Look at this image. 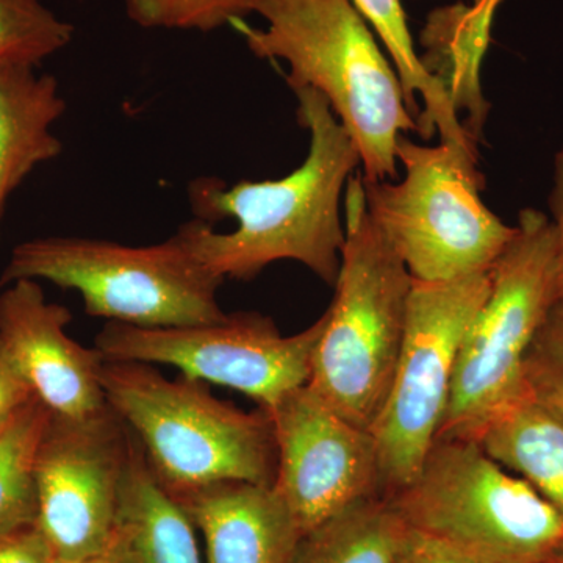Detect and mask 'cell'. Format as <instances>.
I'll use <instances>...</instances> for the list:
<instances>
[{
  "mask_svg": "<svg viewBox=\"0 0 563 563\" xmlns=\"http://www.w3.org/2000/svg\"><path fill=\"white\" fill-rule=\"evenodd\" d=\"M195 529L184 507L158 483L135 437L117 520L128 563H203Z\"/></svg>",
  "mask_w": 563,
  "mask_h": 563,
  "instance_id": "e0dca14e",
  "label": "cell"
},
{
  "mask_svg": "<svg viewBox=\"0 0 563 563\" xmlns=\"http://www.w3.org/2000/svg\"><path fill=\"white\" fill-rule=\"evenodd\" d=\"M544 563H563V547L553 555V558L550 559V561Z\"/></svg>",
  "mask_w": 563,
  "mask_h": 563,
  "instance_id": "f546056e",
  "label": "cell"
},
{
  "mask_svg": "<svg viewBox=\"0 0 563 563\" xmlns=\"http://www.w3.org/2000/svg\"><path fill=\"white\" fill-rule=\"evenodd\" d=\"M73 314L47 301L38 280L11 282L0 292V351L51 413L84 418L107 406L106 358L70 339Z\"/></svg>",
  "mask_w": 563,
  "mask_h": 563,
  "instance_id": "4fadbf2b",
  "label": "cell"
},
{
  "mask_svg": "<svg viewBox=\"0 0 563 563\" xmlns=\"http://www.w3.org/2000/svg\"><path fill=\"white\" fill-rule=\"evenodd\" d=\"M406 533L390 499L376 496L306 533L295 563H398Z\"/></svg>",
  "mask_w": 563,
  "mask_h": 563,
  "instance_id": "ffe728a7",
  "label": "cell"
},
{
  "mask_svg": "<svg viewBox=\"0 0 563 563\" xmlns=\"http://www.w3.org/2000/svg\"><path fill=\"white\" fill-rule=\"evenodd\" d=\"M490 290V272L443 284L413 280L390 395L372 429L380 495L412 483L450 406L463 339Z\"/></svg>",
  "mask_w": 563,
  "mask_h": 563,
  "instance_id": "9c48e42d",
  "label": "cell"
},
{
  "mask_svg": "<svg viewBox=\"0 0 563 563\" xmlns=\"http://www.w3.org/2000/svg\"><path fill=\"white\" fill-rule=\"evenodd\" d=\"M390 499L404 523L476 563H544L563 517L473 440L437 439L412 483Z\"/></svg>",
  "mask_w": 563,
  "mask_h": 563,
  "instance_id": "52a82bcc",
  "label": "cell"
},
{
  "mask_svg": "<svg viewBox=\"0 0 563 563\" xmlns=\"http://www.w3.org/2000/svg\"><path fill=\"white\" fill-rule=\"evenodd\" d=\"M292 92L299 125L310 135L301 166L274 180L228 185L198 177L188 185L196 218L176 236L222 282L254 279L280 261L302 263L329 285L339 276L346 240L343 195L361 155L321 92Z\"/></svg>",
  "mask_w": 563,
  "mask_h": 563,
  "instance_id": "6da1fadb",
  "label": "cell"
},
{
  "mask_svg": "<svg viewBox=\"0 0 563 563\" xmlns=\"http://www.w3.org/2000/svg\"><path fill=\"white\" fill-rule=\"evenodd\" d=\"M490 268V290L463 339L446 417L437 439L479 440L487 422L525 391L526 354L561 298L550 214L525 209Z\"/></svg>",
  "mask_w": 563,
  "mask_h": 563,
  "instance_id": "ba28073f",
  "label": "cell"
},
{
  "mask_svg": "<svg viewBox=\"0 0 563 563\" xmlns=\"http://www.w3.org/2000/svg\"><path fill=\"white\" fill-rule=\"evenodd\" d=\"M477 443L563 517V413L525 388L487 422Z\"/></svg>",
  "mask_w": 563,
  "mask_h": 563,
  "instance_id": "ac0fdd59",
  "label": "cell"
},
{
  "mask_svg": "<svg viewBox=\"0 0 563 563\" xmlns=\"http://www.w3.org/2000/svg\"><path fill=\"white\" fill-rule=\"evenodd\" d=\"M503 0L443 7L421 32L422 68L442 87L470 139L479 143L490 103L481 91L479 69L490 43L493 16Z\"/></svg>",
  "mask_w": 563,
  "mask_h": 563,
  "instance_id": "2e32d148",
  "label": "cell"
},
{
  "mask_svg": "<svg viewBox=\"0 0 563 563\" xmlns=\"http://www.w3.org/2000/svg\"><path fill=\"white\" fill-rule=\"evenodd\" d=\"M102 387L173 498L224 483L274 484L276 440L262 407L246 412L211 395L201 380L168 379L139 362L106 361Z\"/></svg>",
  "mask_w": 563,
  "mask_h": 563,
  "instance_id": "277c9868",
  "label": "cell"
},
{
  "mask_svg": "<svg viewBox=\"0 0 563 563\" xmlns=\"http://www.w3.org/2000/svg\"><path fill=\"white\" fill-rule=\"evenodd\" d=\"M261 0H124L133 24L162 31L209 33L255 13Z\"/></svg>",
  "mask_w": 563,
  "mask_h": 563,
  "instance_id": "603a6c76",
  "label": "cell"
},
{
  "mask_svg": "<svg viewBox=\"0 0 563 563\" xmlns=\"http://www.w3.org/2000/svg\"><path fill=\"white\" fill-rule=\"evenodd\" d=\"M49 417L35 398L0 429V536L36 523L35 459Z\"/></svg>",
  "mask_w": 563,
  "mask_h": 563,
  "instance_id": "44dd1931",
  "label": "cell"
},
{
  "mask_svg": "<svg viewBox=\"0 0 563 563\" xmlns=\"http://www.w3.org/2000/svg\"><path fill=\"white\" fill-rule=\"evenodd\" d=\"M135 437L107 404L84 418L51 413L35 459L36 526L57 558L113 542Z\"/></svg>",
  "mask_w": 563,
  "mask_h": 563,
  "instance_id": "8fae6325",
  "label": "cell"
},
{
  "mask_svg": "<svg viewBox=\"0 0 563 563\" xmlns=\"http://www.w3.org/2000/svg\"><path fill=\"white\" fill-rule=\"evenodd\" d=\"M352 3L361 11L369 27L376 31L390 55L402 84L407 106L417 118L420 128L418 135L429 140L433 132H439L442 143L477 151L476 141L470 139L462 128L446 92L422 68L401 0H352Z\"/></svg>",
  "mask_w": 563,
  "mask_h": 563,
  "instance_id": "d6986e66",
  "label": "cell"
},
{
  "mask_svg": "<svg viewBox=\"0 0 563 563\" xmlns=\"http://www.w3.org/2000/svg\"><path fill=\"white\" fill-rule=\"evenodd\" d=\"M36 66H0V225L10 196L63 152L55 122L66 111L60 85Z\"/></svg>",
  "mask_w": 563,
  "mask_h": 563,
  "instance_id": "9a60e30c",
  "label": "cell"
},
{
  "mask_svg": "<svg viewBox=\"0 0 563 563\" xmlns=\"http://www.w3.org/2000/svg\"><path fill=\"white\" fill-rule=\"evenodd\" d=\"M74 25L43 0H0V66H38L73 41Z\"/></svg>",
  "mask_w": 563,
  "mask_h": 563,
  "instance_id": "7402d4cb",
  "label": "cell"
},
{
  "mask_svg": "<svg viewBox=\"0 0 563 563\" xmlns=\"http://www.w3.org/2000/svg\"><path fill=\"white\" fill-rule=\"evenodd\" d=\"M398 563H476L450 544L407 528Z\"/></svg>",
  "mask_w": 563,
  "mask_h": 563,
  "instance_id": "484cf974",
  "label": "cell"
},
{
  "mask_svg": "<svg viewBox=\"0 0 563 563\" xmlns=\"http://www.w3.org/2000/svg\"><path fill=\"white\" fill-rule=\"evenodd\" d=\"M206 563H295L302 532L273 485L224 483L177 496Z\"/></svg>",
  "mask_w": 563,
  "mask_h": 563,
  "instance_id": "5bb4252c",
  "label": "cell"
},
{
  "mask_svg": "<svg viewBox=\"0 0 563 563\" xmlns=\"http://www.w3.org/2000/svg\"><path fill=\"white\" fill-rule=\"evenodd\" d=\"M343 206L346 240L335 296L322 313L307 387L372 432L395 379L413 279L366 209L361 173L347 181Z\"/></svg>",
  "mask_w": 563,
  "mask_h": 563,
  "instance_id": "3957f363",
  "label": "cell"
},
{
  "mask_svg": "<svg viewBox=\"0 0 563 563\" xmlns=\"http://www.w3.org/2000/svg\"><path fill=\"white\" fill-rule=\"evenodd\" d=\"M526 391L563 413V298L554 303L526 354Z\"/></svg>",
  "mask_w": 563,
  "mask_h": 563,
  "instance_id": "cb8c5ba5",
  "label": "cell"
},
{
  "mask_svg": "<svg viewBox=\"0 0 563 563\" xmlns=\"http://www.w3.org/2000/svg\"><path fill=\"white\" fill-rule=\"evenodd\" d=\"M548 207H550V218L558 236L559 288L563 298V147L554 157L553 187H551Z\"/></svg>",
  "mask_w": 563,
  "mask_h": 563,
  "instance_id": "83f0119b",
  "label": "cell"
},
{
  "mask_svg": "<svg viewBox=\"0 0 563 563\" xmlns=\"http://www.w3.org/2000/svg\"><path fill=\"white\" fill-rule=\"evenodd\" d=\"M396 158L402 179H363L373 221L401 257L413 280L443 284L490 272L515 225L483 201L477 152L442 143L424 146L402 135Z\"/></svg>",
  "mask_w": 563,
  "mask_h": 563,
  "instance_id": "5b68a950",
  "label": "cell"
},
{
  "mask_svg": "<svg viewBox=\"0 0 563 563\" xmlns=\"http://www.w3.org/2000/svg\"><path fill=\"white\" fill-rule=\"evenodd\" d=\"M21 279L77 291L85 312L135 328H181L225 317L222 280L177 239L128 246L88 236H40L11 251L0 288Z\"/></svg>",
  "mask_w": 563,
  "mask_h": 563,
  "instance_id": "8992f818",
  "label": "cell"
},
{
  "mask_svg": "<svg viewBox=\"0 0 563 563\" xmlns=\"http://www.w3.org/2000/svg\"><path fill=\"white\" fill-rule=\"evenodd\" d=\"M481 2H485V0H473V3H481Z\"/></svg>",
  "mask_w": 563,
  "mask_h": 563,
  "instance_id": "4dcf8cb0",
  "label": "cell"
},
{
  "mask_svg": "<svg viewBox=\"0 0 563 563\" xmlns=\"http://www.w3.org/2000/svg\"><path fill=\"white\" fill-rule=\"evenodd\" d=\"M266 412L277 451L273 487L302 537L354 504L383 496L373 433L336 413L307 385Z\"/></svg>",
  "mask_w": 563,
  "mask_h": 563,
  "instance_id": "7c38bea8",
  "label": "cell"
},
{
  "mask_svg": "<svg viewBox=\"0 0 563 563\" xmlns=\"http://www.w3.org/2000/svg\"><path fill=\"white\" fill-rule=\"evenodd\" d=\"M324 314L306 331L282 335L265 314L235 312L220 321L181 328H135L107 322L95 347L107 362L168 365L190 379L222 385L273 409L309 383Z\"/></svg>",
  "mask_w": 563,
  "mask_h": 563,
  "instance_id": "30bf717a",
  "label": "cell"
},
{
  "mask_svg": "<svg viewBox=\"0 0 563 563\" xmlns=\"http://www.w3.org/2000/svg\"><path fill=\"white\" fill-rule=\"evenodd\" d=\"M51 563H128V559H125L118 533H114L113 542L106 550L99 551V553L76 559L57 558V555H54Z\"/></svg>",
  "mask_w": 563,
  "mask_h": 563,
  "instance_id": "f1b7e54d",
  "label": "cell"
},
{
  "mask_svg": "<svg viewBox=\"0 0 563 563\" xmlns=\"http://www.w3.org/2000/svg\"><path fill=\"white\" fill-rule=\"evenodd\" d=\"M255 13L266 27L239 25L247 49L287 63L291 91L324 96L354 140L363 179L395 180L398 141L420 128L395 66L352 0H261Z\"/></svg>",
  "mask_w": 563,
  "mask_h": 563,
  "instance_id": "7a4b0ae2",
  "label": "cell"
},
{
  "mask_svg": "<svg viewBox=\"0 0 563 563\" xmlns=\"http://www.w3.org/2000/svg\"><path fill=\"white\" fill-rule=\"evenodd\" d=\"M52 558L49 543L36 523L0 536V563H51Z\"/></svg>",
  "mask_w": 563,
  "mask_h": 563,
  "instance_id": "d4e9b609",
  "label": "cell"
},
{
  "mask_svg": "<svg viewBox=\"0 0 563 563\" xmlns=\"http://www.w3.org/2000/svg\"><path fill=\"white\" fill-rule=\"evenodd\" d=\"M35 398V393L0 351V429Z\"/></svg>",
  "mask_w": 563,
  "mask_h": 563,
  "instance_id": "4316f807",
  "label": "cell"
}]
</instances>
